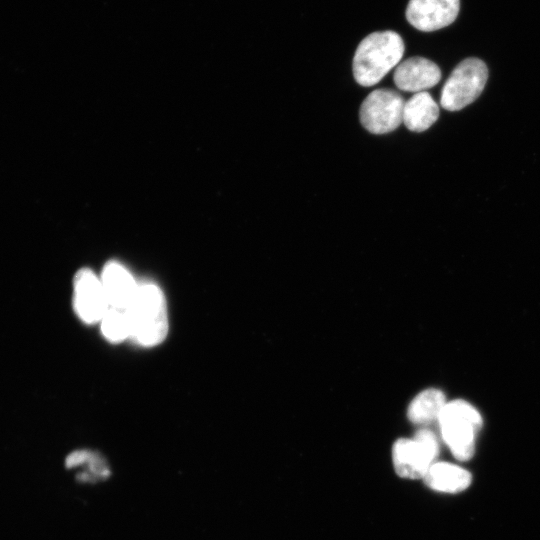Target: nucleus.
I'll return each instance as SVG.
<instances>
[{
	"instance_id": "obj_10",
	"label": "nucleus",
	"mask_w": 540,
	"mask_h": 540,
	"mask_svg": "<svg viewBox=\"0 0 540 540\" xmlns=\"http://www.w3.org/2000/svg\"><path fill=\"white\" fill-rule=\"evenodd\" d=\"M100 279L110 307L125 310L139 286L129 271L119 262L110 261L104 266Z\"/></svg>"
},
{
	"instance_id": "obj_14",
	"label": "nucleus",
	"mask_w": 540,
	"mask_h": 540,
	"mask_svg": "<svg viewBox=\"0 0 540 540\" xmlns=\"http://www.w3.org/2000/svg\"><path fill=\"white\" fill-rule=\"evenodd\" d=\"M100 322L101 331L110 342L118 343L130 337V328L124 310L110 307Z\"/></svg>"
},
{
	"instance_id": "obj_1",
	"label": "nucleus",
	"mask_w": 540,
	"mask_h": 540,
	"mask_svg": "<svg viewBox=\"0 0 540 540\" xmlns=\"http://www.w3.org/2000/svg\"><path fill=\"white\" fill-rule=\"evenodd\" d=\"M404 50V41L395 31H377L367 35L354 54V79L364 87L377 84L400 63Z\"/></svg>"
},
{
	"instance_id": "obj_3",
	"label": "nucleus",
	"mask_w": 540,
	"mask_h": 540,
	"mask_svg": "<svg viewBox=\"0 0 540 540\" xmlns=\"http://www.w3.org/2000/svg\"><path fill=\"white\" fill-rule=\"evenodd\" d=\"M442 437L454 457L469 460L474 454L475 439L482 427L478 410L464 400H453L445 404L438 418Z\"/></svg>"
},
{
	"instance_id": "obj_7",
	"label": "nucleus",
	"mask_w": 540,
	"mask_h": 540,
	"mask_svg": "<svg viewBox=\"0 0 540 540\" xmlns=\"http://www.w3.org/2000/svg\"><path fill=\"white\" fill-rule=\"evenodd\" d=\"M73 306L78 317L86 323L100 322L110 305L101 279L88 269H80L73 281Z\"/></svg>"
},
{
	"instance_id": "obj_5",
	"label": "nucleus",
	"mask_w": 540,
	"mask_h": 540,
	"mask_svg": "<svg viewBox=\"0 0 540 540\" xmlns=\"http://www.w3.org/2000/svg\"><path fill=\"white\" fill-rule=\"evenodd\" d=\"M439 445L435 434L428 429H420L412 439H398L392 449V459L396 473L403 478H423L435 463Z\"/></svg>"
},
{
	"instance_id": "obj_13",
	"label": "nucleus",
	"mask_w": 540,
	"mask_h": 540,
	"mask_svg": "<svg viewBox=\"0 0 540 540\" xmlns=\"http://www.w3.org/2000/svg\"><path fill=\"white\" fill-rule=\"evenodd\" d=\"M446 404L444 393L436 388L420 392L409 404L408 419L416 424H427L439 418Z\"/></svg>"
},
{
	"instance_id": "obj_2",
	"label": "nucleus",
	"mask_w": 540,
	"mask_h": 540,
	"mask_svg": "<svg viewBox=\"0 0 540 540\" xmlns=\"http://www.w3.org/2000/svg\"><path fill=\"white\" fill-rule=\"evenodd\" d=\"M130 337L143 346H155L168 334V314L165 296L153 283L139 284L136 294L124 310Z\"/></svg>"
},
{
	"instance_id": "obj_9",
	"label": "nucleus",
	"mask_w": 540,
	"mask_h": 540,
	"mask_svg": "<svg viewBox=\"0 0 540 540\" xmlns=\"http://www.w3.org/2000/svg\"><path fill=\"white\" fill-rule=\"evenodd\" d=\"M393 79L398 89L418 93L435 86L441 79V70L431 60L414 56L396 66Z\"/></svg>"
},
{
	"instance_id": "obj_4",
	"label": "nucleus",
	"mask_w": 540,
	"mask_h": 540,
	"mask_svg": "<svg viewBox=\"0 0 540 540\" xmlns=\"http://www.w3.org/2000/svg\"><path fill=\"white\" fill-rule=\"evenodd\" d=\"M488 79L486 64L478 58H466L451 72L440 96L441 106L448 111H458L475 101L482 93Z\"/></svg>"
},
{
	"instance_id": "obj_15",
	"label": "nucleus",
	"mask_w": 540,
	"mask_h": 540,
	"mask_svg": "<svg viewBox=\"0 0 540 540\" xmlns=\"http://www.w3.org/2000/svg\"><path fill=\"white\" fill-rule=\"evenodd\" d=\"M93 452L88 450H77L69 454L66 458L65 464L67 468H73L82 464H87L91 458Z\"/></svg>"
},
{
	"instance_id": "obj_6",
	"label": "nucleus",
	"mask_w": 540,
	"mask_h": 540,
	"mask_svg": "<svg viewBox=\"0 0 540 540\" xmlns=\"http://www.w3.org/2000/svg\"><path fill=\"white\" fill-rule=\"evenodd\" d=\"M403 97L392 89H376L362 102L359 119L362 126L373 134L392 132L403 123Z\"/></svg>"
},
{
	"instance_id": "obj_8",
	"label": "nucleus",
	"mask_w": 540,
	"mask_h": 540,
	"mask_svg": "<svg viewBox=\"0 0 540 540\" xmlns=\"http://www.w3.org/2000/svg\"><path fill=\"white\" fill-rule=\"evenodd\" d=\"M459 9L460 0H409L405 14L414 28L432 32L452 24Z\"/></svg>"
},
{
	"instance_id": "obj_12",
	"label": "nucleus",
	"mask_w": 540,
	"mask_h": 540,
	"mask_svg": "<svg viewBox=\"0 0 540 540\" xmlns=\"http://www.w3.org/2000/svg\"><path fill=\"white\" fill-rule=\"evenodd\" d=\"M431 489L456 493L465 490L471 483V474L462 467L448 463L435 462L423 477Z\"/></svg>"
},
{
	"instance_id": "obj_11",
	"label": "nucleus",
	"mask_w": 540,
	"mask_h": 540,
	"mask_svg": "<svg viewBox=\"0 0 540 540\" xmlns=\"http://www.w3.org/2000/svg\"><path fill=\"white\" fill-rule=\"evenodd\" d=\"M439 108L432 96L427 92H418L405 101L403 123L413 132H423L438 119Z\"/></svg>"
}]
</instances>
